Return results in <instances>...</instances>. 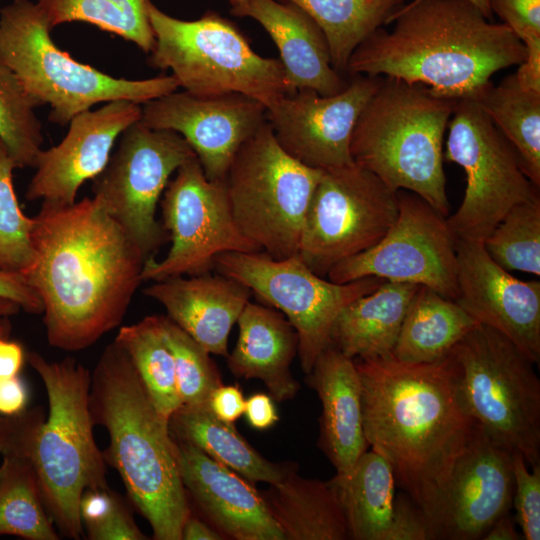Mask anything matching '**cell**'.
I'll use <instances>...</instances> for the list:
<instances>
[{
  "mask_svg": "<svg viewBox=\"0 0 540 540\" xmlns=\"http://www.w3.org/2000/svg\"><path fill=\"white\" fill-rule=\"evenodd\" d=\"M174 440L182 484L206 522L225 539L285 540L254 482Z\"/></svg>",
  "mask_w": 540,
  "mask_h": 540,
  "instance_id": "7402d4cb",
  "label": "cell"
},
{
  "mask_svg": "<svg viewBox=\"0 0 540 540\" xmlns=\"http://www.w3.org/2000/svg\"><path fill=\"white\" fill-rule=\"evenodd\" d=\"M14 72L0 59V138L16 168L34 167L43 142L42 124Z\"/></svg>",
  "mask_w": 540,
  "mask_h": 540,
  "instance_id": "74e56055",
  "label": "cell"
},
{
  "mask_svg": "<svg viewBox=\"0 0 540 540\" xmlns=\"http://www.w3.org/2000/svg\"><path fill=\"white\" fill-rule=\"evenodd\" d=\"M149 0H36L54 27L85 22L135 44L144 53L155 45L148 15Z\"/></svg>",
  "mask_w": 540,
  "mask_h": 540,
  "instance_id": "d590c367",
  "label": "cell"
},
{
  "mask_svg": "<svg viewBox=\"0 0 540 540\" xmlns=\"http://www.w3.org/2000/svg\"><path fill=\"white\" fill-rule=\"evenodd\" d=\"M306 382L318 395V446L336 470L347 476L367 451L359 373L351 359L329 344L317 357Z\"/></svg>",
  "mask_w": 540,
  "mask_h": 540,
  "instance_id": "484cf974",
  "label": "cell"
},
{
  "mask_svg": "<svg viewBox=\"0 0 540 540\" xmlns=\"http://www.w3.org/2000/svg\"><path fill=\"white\" fill-rule=\"evenodd\" d=\"M208 406L217 418L234 424L244 414L245 398L239 386L222 384L211 392Z\"/></svg>",
  "mask_w": 540,
  "mask_h": 540,
  "instance_id": "f6af8a7d",
  "label": "cell"
},
{
  "mask_svg": "<svg viewBox=\"0 0 540 540\" xmlns=\"http://www.w3.org/2000/svg\"><path fill=\"white\" fill-rule=\"evenodd\" d=\"M354 361L368 446L389 462L397 485L423 512L431 540L452 470L477 427L462 400L454 361L450 354L420 364L392 354Z\"/></svg>",
  "mask_w": 540,
  "mask_h": 540,
  "instance_id": "7a4b0ae2",
  "label": "cell"
},
{
  "mask_svg": "<svg viewBox=\"0 0 540 540\" xmlns=\"http://www.w3.org/2000/svg\"><path fill=\"white\" fill-rule=\"evenodd\" d=\"M479 323L456 301L419 286L404 317L392 356L400 362L432 363L445 358Z\"/></svg>",
  "mask_w": 540,
  "mask_h": 540,
  "instance_id": "4dcf8cb0",
  "label": "cell"
},
{
  "mask_svg": "<svg viewBox=\"0 0 540 540\" xmlns=\"http://www.w3.org/2000/svg\"><path fill=\"white\" fill-rule=\"evenodd\" d=\"M10 317H0V337H9L12 330Z\"/></svg>",
  "mask_w": 540,
  "mask_h": 540,
  "instance_id": "db71d44e",
  "label": "cell"
},
{
  "mask_svg": "<svg viewBox=\"0 0 540 540\" xmlns=\"http://www.w3.org/2000/svg\"><path fill=\"white\" fill-rule=\"evenodd\" d=\"M225 539L215 528L205 520H201L191 510L182 530L181 540H221Z\"/></svg>",
  "mask_w": 540,
  "mask_h": 540,
  "instance_id": "681fc988",
  "label": "cell"
},
{
  "mask_svg": "<svg viewBox=\"0 0 540 540\" xmlns=\"http://www.w3.org/2000/svg\"><path fill=\"white\" fill-rule=\"evenodd\" d=\"M26 358L46 389L48 414L32 407L0 415V454L33 462L54 526L63 536L79 540L84 536L79 514L82 494L109 488L106 462L93 433L91 372L72 357L48 361L31 351Z\"/></svg>",
  "mask_w": 540,
  "mask_h": 540,
  "instance_id": "277c9868",
  "label": "cell"
},
{
  "mask_svg": "<svg viewBox=\"0 0 540 540\" xmlns=\"http://www.w3.org/2000/svg\"><path fill=\"white\" fill-rule=\"evenodd\" d=\"M25 360L22 345L9 337H0V381L19 376Z\"/></svg>",
  "mask_w": 540,
  "mask_h": 540,
  "instance_id": "c3c4849f",
  "label": "cell"
},
{
  "mask_svg": "<svg viewBox=\"0 0 540 540\" xmlns=\"http://www.w3.org/2000/svg\"><path fill=\"white\" fill-rule=\"evenodd\" d=\"M447 129L443 159L460 165L467 182L447 222L457 239L483 242L513 206L539 194V188L475 98L456 100Z\"/></svg>",
  "mask_w": 540,
  "mask_h": 540,
  "instance_id": "8fae6325",
  "label": "cell"
},
{
  "mask_svg": "<svg viewBox=\"0 0 540 540\" xmlns=\"http://www.w3.org/2000/svg\"><path fill=\"white\" fill-rule=\"evenodd\" d=\"M160 319L174 360L181 405H208L211 392L223 384L210 353L166 315H160Z\"/></svg>",
  "mask_w": 540,
  "mask_h": 540,
  "instance_id": "f35d334b",
  "label": "cell"
},
{
  "mask_svg": "<svg viewBox=\"0 0 540 540\" xmlns=\"http://www.w3.org/2000/svg\"><path fill=\"white\" fill-rule=\"evenodd\" d=\"M119 138L116 152L92 180L93 198L147 260L169 238L156 219L158 202L170 177L196 155L177 132L153 129L140 120Z\"/></svg>",
  "mask_w": 540,
  "mask_h": 540,
  "instance_id": "4fadbf2b",
  "label": "cell"
},
{
  "mask_svg": "<svg viewBox=\"0 0 540 540\" xmlns=\"http://www.w3.org/2000/svg\"><path fill=\"white\" fill-rule=\"evenodd\" d=\"M214 269L248 287L261 303L288 319L298 335V356L305 374L330 344L331 328L341 310L384 281L365 277L334 283L314 273L298 253L276 260L263 251L225 252L215 257Z\"/></svg>",
  "mask_w": 540,
  "mask_h": 540,
  "instance_id": "7c38bea8",
  "label": "cell"
},
{
  "mask_svg": "<svg viewBox=\"0 0 540 540\" xmlns=\"http://www.w3.org/2000/svg\"><path fill=\"white\" fill-rule=\"evenodd\" d=\"M307 13L328 42L331 62L346 73L355 49L405 4V0H284Z\"/></svg>",
  "mask_w": 540,
  "mask_h": 540,
  "instance_id": "d6a6232c",
  "label": "cell"
},
{
  "mask_svg": "<svg viewBox=\"0 0 540 540\" xmlns=\"http://www.w3.org/2000/svg\"><path fill=\"white\" fill-rule=\"evenodd\" d=\"M0 465V536L26 540H58L59 534L44 506L33 462L4 455Z\"/></svg>",
  "mask_w": 540,
  "mask_h": 540,
  "instance_id": "e575fe53",
  "label": "cell"
},
{
  "mask_svg": "<svg viewBox=\"0 0 540 540\" xmlns=\"http://www.w3.org/2000/svg\"><path fill=\"white\" fill-rule=\"evenodd\" d=\"M141 106L140 121L180 134L209 180H225L240 147L267 122L266 106L241 93L196 96L176 90Z\"/></svg>",
  "mask_w": 540,
  "mask_h": 540,
  "instance_id": "ac0fdd59",
  "label": "cell"
},
{
  "mask_svg": "<svg viewBox=\"0 0 540 540\" xmlns=\"http://www.w3.org/2000/svg\"><path fill=\"white\" fill-rule=\"evenodd\" d=\"M23 274L43 305L48 343L78 352L122 323L146 259L92 197L70 205L42 203Z\"/></svg>",
  "mask_w": 540,
  "mask_h": 540,
  "instance_id": "6da1fadb",
  "label": "cell"
},
{
  "mask_svg": "<svg viewBox=\"0 0 540 540\" xmlns=\"http://www.w3.org/2000/svg\"><path fill=\"white\" fill-rule=\"evenodd\" d=\"M464 405L498 445L540 464V380L534 363L507 337L479 324L452 349Z\"/></svg>",
  "mask_w": 540,
  "mask_h": 540,
  "instance_id": "9c48e42d",
  "label": "cell"
},
{
  "mask_svg": "<svg viewBox=\"0 0 540 540\" xmlns=\"http://www.w3.org/2000/svg\"><path fill=\"white\" fill-rule=\"evenodd\" d=\"M489 5L526 51L540 50V0H489Z\"/></svg>",
  "mask_w": 540,
  "mask_h": 540,
  "instance_id": "b9f144b4",
  "label": "cell"
},
{
  "mask_svg": "<svg viewBox=\"0 0 540 540\" xmlns=\"http://www.w3.org/2000/svg\"><path fill=\"white\" fill-rule=\"evenodd\" d=\"M455 300L479 324L514 343L535 365L540 362V282L522 281L500 267L482 242L457 239Z\"/></svg>",
  "mask_w": 540,
  "mask_h": 540,
  "instance_id": "44dd1931",
  "label": "cell"
},
{
  "mask_svg": "<svg viewBox=\"0 0 540 540\" xmlns=\"http://www.w3.org/2000/svg\"><path fill=\"white\" fill-rule=\"evenodd\" d=\"M472 2L481 13L489 20L492 19L493 14L490 9L489 0H469Z\"/></svg>",
  "mask_w": 540,
  "mask_h": 540,
  "instance_id": "f5cc1de1",
  "label": "cell"
},
{
  "mask_svg": "<svg viewBox=\"0 0 540 540\" xmlns=\"http://www.w3.org/2000/svg\"><path fill=\"white\" fill-rule=\"evenodd\" d=\"M455 103L425 85L382 77L354 126L353 162L448 217L443 138Z\"/></svg>",
  "mask_w": 540,
  "mask_h": 540,
  "instance_id": "8992f818",
  "label": "cell"
},
{
  "mask_svg": "<svg viewBox=\"0 0 540 540\" xmlns=\"http://www.w3.org/2000/svg\"><path fill=\"white\" fill-rule=\"evenodd\" d=\"M237 324L238 338L227 356L230 372L237 378L262 381L277 402L292 400L300 389L290 370L299 343L292 324L280 311L250 301Z\"/></svg>",
  "mask_w": 540,
  "mask_h": 540,
  "instance_id": "4316f807",
  "label": "cell"
},
{
  "mask_svg": "<svg viewBox=\"0 0 540 540\" xmlns=\"http://www.w3.org/2000/svg\"><path fill=\"white\" fill-rule=\"evenodd\" d=\"M261 495L285 540H347L349 530L330 481L305 478L290 471Z\"/></svg>",
  "mask_w": 540,
  "mask_h": 540,
  "instance_id": "f1b7e54d",
  "label": "cell"
},
{
  "mask_svg": "<svg viewBox=\"0 0 540 540\" xmlns=\"http://www.w3.org/2000/svg\"><path fill=\"white\" fill-rule=\"evenodd\" d=\"M90 412L106 429L105 462L116 469L128 497L156 540H181L191 512L169 422L157 412L126 352L113 340L91 373Z\"/></svg>",
  "mask_w": 540,
  "mask_h": 540,
  "instance_id": "5b68a950",
  "label": "cell"
},
{
  "mask_svg": "<svg viewBox=\"0 0 540 540\" xmlns=\"http://www.w3.org/2000/svg\"><path fill=\"white\" fill-rule=\"evenodd\" d=\"M484 540H520L523 539L522 533L516 528L515 518L511 513L501 516L487 531Z\"/></svg>",
  "mask_w": 540,
  "mask_h": 540,
  "instance_id": "f907efd6",
  "label": "cell"
},
{
  "mask_svg": "<svg viewBox=\"0 0 540 540\" xmlns=\"http://www.w3.org/2000/svg\"><path fill=\"white\" fill-rule=\"evenodd\" d=\"M342 505L352 540H430L425 515L405 493L396 492L389 462L373 450L351 472L329 480Z\"/></svg>",
  "mask_w": 540,
  "mask_h": 540,
  "instance_id": "603a6c76",
  "label": "cell"
},
{
  "mask_svg": "<svg viewBox=\"0 0 540 540\" xmlns=\"http://www.w3.org/2000/svg\"><path fill=\"white\" fill-rule=\"evenodd\" d=\"M232 5V8L242 5L246 0H228Z\"/></svg>",
  "mask_w": 540,
  "mask_h": 540,
  "instance_id": "11a10c76",
  "label": "cell"
},
{
  "mask_svg": "<svg viewBox=\"0 0 540 540\" xmlns=\"http://www.w3.org/2000/svg\"><path fill=\"white\" fill-rule=\"evenodd\" d=\"M352 53L346 73L393 77L449 99L477 98L496 72L520 65L524 44L469 0H412ZM389 23V24H390Z\"/></svg>",
  "mask_w": 540,
  "mask_h": 540,
  "instance_id": "3957f363",
  "label": "cell"
},
{
  "mask_svg": "<svg viewBox=\"0 0 540 540\" xmlns=\"http://www.w3.org/2000/svg\"><path fill=\"white\" fill-rule=\"evenodd\" d=\"M419 286L384 280L341 310L331 328L330 344L351 359L392 354Z\"/></svg>",
  "mask_w": 540,
  "mask_h": 540,
  "instance_id": "83f0119b",
  "label": "cell"
},
{
  "mask_svg": "<svg viewBox=\"0 0 540 540\" xmlns=\"http://www.w3.org/2000/svg\"><path fill=\"white\" fill-rule=\"evenodd\" d=\"M514 475L511 453L477 424L458 458L431 527V539H483L512 509Z\"/></svg>",
  "mask_w": 540,
  "mask_h": 540,
  "instance_id": "d6986e66",
  "label": "cell"
},
{
  "mask_svg": "<svg viewBox=\"0 0 540 540\" xmlns=\"http://www.w3.org/2000/svg\"><path fill=\"white\" fill-rule=\"evenodd\" d=\"M28 390L24 381L14 377L0 381V415H14L26 408Z\"/></svg>",
  "mask_w": 540,
  "mask_h": 540,
  "instance_id": "7dc6e473",
  "label": "cell"
},
{
  "mask_svg": "<svg viewBox=\"0 0 540 540\" xmlns=\"http://www.w3.org/2000/svg\"><path fill=\"white\" fill-rule=\"evenodd\" d=\"M143 293L208 353L228 356V337L251 297V290L222 274L154 281Z\"/></svg>",
  "mask_w": 540,
  "mask_h": 540,
  "instance_id": "cb8c5ba5",
  "label": "cell"
},
{
  "mask_svg": "<svg viewBox=\"0 0 540 540\" xmlns=\"http://www.w3.org/2000/svg\"><path fill=\"white\" fill-rule=\"evenodd\" d=\"M250 17L269 34L279 51L292 92L309 89L322 96L341 92L349 81L332 66L326 37L316 22L291 2L246 0L231 8Z\"/></svg>",
  "mask_w": 540,
  "mask_h": 540,
  "instance_id": "d4e9b609",
  "label": "cell"
},
{
  "mask_svg": "<svg viewBox=\"0 0 540 540\" xmlns=\"http://www.w3.org/2000/svg\"><path fill=\"white\" fill-rule=\"evenodd\" d=\"M516 150L529 180L540 187V92L523 89L510 74L475 98Z\"/></svg>",
  "mask_w": 540,
  "mask_h": 540,
  "instance_id": "1f68e13d",
  "label": "cell"
},
{
  "mask_svg": "<svg viewBox=\"0 0 540 540\" xmlns=\"http://www.w3.org/2000/svg\"><path fill=\"white\" fill-rule=\"evenodd\" d=\"M500 267L540 276V196L513 206L482 242Z\"/></svg>",
  "mask_w": 540,
  "mask_h": 540,
  "instance_id": "8d00e7d4",
  "label": "cell"
},
{
  "mask_svg": "<svg viewBox=\"0 0 540 540\" xmlns=\"http://www.w3.org/2000/svg\"><path fill=\"white\" fill-rule=\"evenodd\" d=\"M90 540H145L147 536L139 529L123 501L101 523L85 530Z\"/></svg>",
  "mask_w": 540,
  "mask_h": 540,
  "instance_id": "7bdbcfd3",
  "label": "cell"
},
{
  "mask_svg": "<svg viewBox=\"0 0 540 540\" xmlns=\"http://www.w3.org/2000/svg\"><path fill=\"white\" fill-rule=\"evenodd\" d=\"M160 204L171 246L163 259L145 261L143 281L201 275L219 254L261 251L237 226L225 180H209L197 157L177 169Z\"/></svg>",
  "mask_w": 540,
  "mask_h": 540,
  "instance_id": "9a60e30c",
  "label": "cell"
},
{
  "mask_svg": "<svg viewBox=\"0 0 540 540\" xmlns=\"http://www.w3.org/2000/svg\"><path fill=\"white\" fill-rule=\"evenodd\" d=\"M141 113V104L120 99L74 116L61 142L39 152L25 198L55 205L75 203L82 184L104 170L116 140L141 119Z\"/></svg>",
  "mask_w": 540,
  "mask_h": 540,
  "instance_id": "ffe728a7",
  "label": "cell"
},
{
  "mask_svg": "<svg viewBox=\"0 0 540 540\" xmlns=\"http://www.w3.org/2000/svg\"><path fill=\"white\" fill-rule=\"evenodd\" d=\"M51 31L36 2L14 0L0 10V59L39 107L50 106L54 124L65 126L98 103L124 99L142 105L179 88L172 75L130 80L81 63L56 46Z\"/></svg>",
  "mask_w": 540,
  "mask_h": 540,
  "instance_id": "52a82bcc",
  "label": "cell"
},
{
  "mask_svg": "<svg viewBox=\"0 0 540 540\" xmlns=\"http://www.w3.org/2000/svg\"><path fill=\"white\" fill-rule=\"evenodd\" d=\"M398 214L371 248L336 264L327 278L339 284L365 277L427 286L456 300L457 238L447 217L418 195L397 191Z\"/></svg>",
  "mask_w": 540,
  "mask_h": 540,
  "instance_id": "2e32d148",
  "label": "cell"
},
{
  "mask_svg": "<svg viewBox=\"0 0 540 540\" xmlns=\"http://www.w3.org/2000/svg\"><path fill=\"white\" fill-rule=\"evenodd\" d=\"M169 430L174 439L192 444L254 483L275 484L295 469L294 464L264 458L234 424L217 418L208 405H180L169 419Z\"/></svg>",
  "mask_w": 540,
  "mask_h": 540,
  "instance_id": "f546056e",
  "label": "cell"
},
{
  "mask_svg": "<svg viewBox=\"0 0 540 540\" xmlns=\"http://www.w3.org/2000/svg\"><path fill=\"white\" fill-rule=\"evenodd\" d=\"M248 424L259 431L273 427L279 415L273 398L266 393H254L245 399L244 414Z\"/></svg>",
  "mask_w": 540,
  "mask_h": 540,
  "instance_id": "bcb514c9",
  "label": "cell"
},
{
  "mask_svg": "<svg viewBox=\"0 0 540 540\" xmlns=\"http://www.w3.org/2000/svg\"><path fill=\"white\" fill-rule=\"evenodd\" d=\"M15 163L0 138V271L24 274L34 259L33 217L22 211L13 184Z\"/></svg>",
  "mask_w": 540,
  "mask_h": 540,
  "instance_id": "ab89813d",
  "label": "cell"
},
{
  "mask_svg": "<svg viewBox=\"0 0 540 540\" xmlns=\"http://www.w3.org/2000/svg\"><path fill=\"white\" fill-rule=\"evenodd\" d=\"M322 172L288 154L266 122L240 147L225 178L241 232L273 259L298 253Z\"/></svg>",
  "mask_w": 540,
  "mask_h": 540,
  "instance_id": "30bf717a",
  "label": "cell"
},
{
  "mask_svg": "<svg viewBox=\"0 0 540 540\" xmlns=\"http://www.w3.org/2000/svg\"><path fill=\"white\" fill-rule=\"evenodd\" d=\"M114 341L126 352L153 405L167 422L181 405L174 360L161 326L160 315H150L121 326Z\"/></svg>",
  "mask_w": 540,
  "mask_h": 540,
  "instance_id": "836d02e7",
  "label": "cell"
},
{
  "mask_svg": "<svg viewBox=\"0 0 540 540\" xmlns=\"http://www.w3.org/2000/svg\"><path fill=\"white\" fill-rule=\"evenodd\" d=\"M0 297L16 302L25 312H43L41 299L21 273L0 271Z\"/></svg>",
  "mask_w": 540,
  "mask_h": 540,
  "instance_id": "ee69618b",
  "label": "cell"
},
{
  "mask_svg": "<svg viewBox=\"0 0 540 540\" xmlns=\"http://www.w3.org/2000/svg\"><path fill=\"white\" fill-rule=\"evenodd\" d=\"M381 79L353 76L331 96L297 90L267 108V122L280 146L301 163L321 170L350 165L354 126Z\"/></svg>",
  "mask_w": 540,
  "mask_h": 540,
  "instance_id": "e0dca14e",
  "label": "cell"
},
{
  "mask_svg": "<svg viewBox=\"0 0 540 540\" xmlns=\"http://www.w3.org/2000/svg\"><path fill=\"white\" fill-rule=\"evenodd\" d=\"M147 15L155 45L148 64L171 70L179 87L196 96L241 93L270 107L293 93L279 59L257 54L228 19L208 11L196 20H181L150 0Z\"/></svg>",
  "mask_w": 540,
  "mask_h": 540,
  "instance_id": "ba28073f",
  "label": "cell"
},
{
  "mask_svg": "<svg viewBox=\"0 0 540 540\" xmlns=\"http://www.w3.org/2000/svg\"><path fill=\"white\" fill-rule=\"evenodd\" d=\"M21 310L16 302L0 297V317H10L18 314Z\"/></svg>",
  "mask_w": 540,
  "mask_h": 540,
  "instance_id": "816d5d0a",
  "label": "cell"
},
{
  "mask_svg": "<svg viewBox=\"0 0 540 540\" xmlns=\"http://www.w3.org/2000/svg\"><path fill=\"white\" fill-rule=\"evenodd\" d=\"M398 214L397 192L352 163L323 170L310 202L298 254L326 277L339 262L374 246Z\"/></svg>",
  "mask_w": 540,
  "mask_h": 540,
  "instance_id": "5bb4252c",
  "label": "cell"
},
{
  "mask_svg": "<svg viewBox=\"0 0 540 540\" xmlns=\"http://www.w3.org/2000/svg\"><path fill=\"white\" fill-rule=\"evenodd\" d=\"M514 494L512 507L523 539H540V464L529 467L523 456L513 452Z\"/></svg>",
  "mask_w": 540,
  "mask_h": 540,
  "instance_id": "60d3db41",
  "label": "cell"
}]
</instances>
